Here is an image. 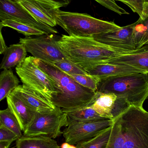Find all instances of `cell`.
<instances>
[{
  "label": "cell",
  "instance_id": "12",
  "mask_svg": "<svg viewBox=\"0 0 148 148\" xmlns=\"http://www.w3.org/2000/svg\"><path fill=\"white\" fill-rule=\"evenodd\" d=\"M8 19L28 24L43 31L46 35L58 33L54 28L38 21L17 0H0V21Z\"/></svg>",
  "mask_w": 148,
  "mask_h": 148
},
{
  "label": "cell",
  "instance_id": "34",
  "mask_svg": "<svg viewBox=\"0 0 148 148\" xmlns=\"http://www.w3.org/2000/svg\"><path fill=\"white\" fill-rule=\"evenodd\" d=\"M11 142L0 141V148H9Z\"/></svg>",
  "mask_w": 148,
  "mask_h": 148
},
{
  "label": "cell",
  "instance_id": "35",
  "mask_svg": "<svg viewBox=\"0 0 148 148\" xmlns=\"http://www.w3.org/2000/svg\"><path fill=\"white\" fill-rule=\"evenodd\" d=\"M61 148H77L76 147L74 146L73 145L70 144L67 142L64 143L62 144L61 147Z\"/></svg>",
  "mask_w": 148,
  "mask_h": 148
},
{
  "label": "cell",
  "instance_id": "5",
  "mask_svg": "<svg viewBox=\"0 0 148 148\" xmlns=\"http://www.w3.org/2000/svg\"><path fill=\"white\" fill-rule=\"evenodd\" d=\"M56 22L69 36L79 37H92L121 28L114 22L100 20L88 14L61 10L56 14Z\"/></svg>",
  "mask_w": 148,
  "mask_h": 148
},
{
  "label": "cell",
  "instance_id": "4",
  "mask_svg": "<svg viewBox=\"0 0 148 148\" xmlns=\"http://www.w3.org/2000/svg\"><path fill=\"white\" fill-rule=\"evenodd\" d=\"M97 92L113 93L130 106L143 107L148 98V72L111 77L99 81Z\"/></svg>",
  "mask_w": 148,
  "mask_h": 148
},
{
  "label": "cell",
  "instance_id": "17",
  "mask_svg": "<svg viewBox=\"0 0 148 148\" xmlns=\"http://www.w3.org/2000/svg\"><path fill=\"white\" fill-rule=\"evenodd\" d=\"M123 64L131 66L143 72H148V49L108 60L101 63Z\"/></svg>",
  "mask_w": 148,
  "mask_h": 148
},
{
  "label": "cell",
  "instance_id": "20",
  "mask_svg": "<svg viewBox=\"0 0 148 148\" xmlns=\"http://www.w3.org/2000/svg\"><path fill=\"white\" fill-rule=\"evenodd\" d=\"M91 105L82 108L63 112L67 114L68 126L74 123L106 119L101 116L91 107Z\"/></svg>",
  "mask_w": 148,
  "mask_h": 148
},
{
  "label": "cell",
  "instance_id": "27",
  "mask_svg": "<svg viewBox=\"0 0 148 148\" xmlns=\"http://www.w3.org/2000/svg\"><path fill=\"white\" fill-rule=\"evenodd\" d=\"M75 81L83 87L97 91V86L99 80L95 77L89 75H69Z\"/></svg>",
  "mask_w": 148,
  "mask_h": 148
},
{
  "label": "cell",
  "instance_id": "37",
  "mask_svg": "<svg viewBox=\"0 0 148 148\" xmlns=\"http://www.w3.org/2000/svg\"><path fill=\"white\" fill-rule=\"evenodd\" d=\"M144 1H145V3H148V0H144Z\"/></svg>",
  "mask_w": 148,
  "mask_h": 148
},
{
  "label": "cell",
  "instance_id": "3",
  "mask_svg": "<svg viewBox=\"0 0 148 148\" xmlns=\"http://www.w3.org/2000/svg\"><path fill=\"white\" fill-rule=\"evenodd\" d=\"M57 43L63 53L75 64L84 69L108 60L126 55L92 37L63 35Z\"/></svg>",
  "mask_w": 148,
  "mask_h": 148
},
{
  "label": "cell",
  "instance_id": "29",
  "mask_svg": "<svg viewBox=\"0 0 148 148\" xmlns=\"http://www.w3.org/2000/svg\"><path fill=\"white\" fill-rule=\"evenodd\" d=\"M122 2L127 5L133 12L137 13L141 17L143 13V7L145 1L144 0H114Z\"/></svg>",
  "mask_w": 148,
  "mask_h": 148
},
{
  "label": "cell",
  "instance_id": "2",
  "mask_svg": "<svg viewBox=\"0 0 148 148\" xmlns=\"http://www.w3.org/2000/svg\"><path fill=\"white\" fill-rule=\"evenodd\" d=\"M32 60L59 85L61 91L51 99L63 112L82 108L93 104L98 92L82 86L69 75L50 63L32 56Z\"/></svg>",
  "mask_w": 148,
  "mask_h": 148
},
{
  "label": "cell",
  "instance_id": "11",
  "mask_svg": "<svg viewBox=\"0 0 148 148\" xmlns=\"http://www.w3.org/2000/svg\"><path fill=\"white\" fill-rule=\"evenodd\" d=\"M18 3L39 22L55 27L56 14L68 4L56 0H17Z\"/></svg>",
  "mask_w": 148,
  "mask_h": 148
},
{
  "label": "cell",
  "instance_id": "25",
  "mask_svg": "<svg viewBox=\"0 0 148 148\" xmlns=\"http://www.w3.org/2000/svg\"><path fill=\"white\" fill-rule=\"evenodd\" d=\"M50 64L57 67L68 75H88L84 69L75 64L67 57Z\"/></svg>",
  "mask_w": 148,
  "mask_h": 148
},
{
  "label": "cell",
  "instance_id": "6",
  "mask_svg": "<svg viewBox=\"0 0 148 148\" xmlns=\"http://www.w3.org/2000/svg\"><path fill=\"white\" fill-rule=\"evenodd\" d=\"M32 57H27L22 63L17 66V74L23 85L51 101L54 96L61 92V89L54 80L33 62Z\"/></svg>",
  "mask_w": 148,
  "mask_h": 148
},
{
  "label": "cell",
  "instance_id": "30",
  "mask_svg": "<svg viewBox=\"0 0 148 148\" xmlns=\"http://www.w3.org/2000/svg\"><path fill=\"white\" fill-rule=\"evenodd\" d=\"M19 138L14 132L4 126L0 125V141L13 142Z\"/></svg>",
  "mask_w": 148,
  "mask_h": 148
},
{
  "label": "cell",
  "instance_id": "10",
  "mask_svg": "<svg viewBox=\"0 0 148 148\" xmlns=\"http://www.w3.org/2000/svg\"><path fill=\"white\" fill-rule=\"evenodd\" d=\"M113 120L103 119L69 125L63 132L65 142L76 145L88 140L111 127Z\"/></svg>",
  "mask_w": 148,
  "mask_h": 148
},
{
  "label": "cell",
  "instance_id": "24",
  "mask_svg": "<svg viewBox=\"0 0 148 148\" xmlns=\"http://www.w3.org/2000/svg\"><path fill=\"white\" fill-rule=\"evenodd\" d=\"M0 125L8 129L19 137L22 136L20 124L9 108L0 111Z\"/></svg>",
  "mask_w": 148,
  "mask_h": 148
},
{
  "label": "cell",
  "instance_id": "22",
  "mask_svg": "<svg viewBox=\"0 0 148 148\" xmlns=\"http://www.w3.org/2000/svg\"><path fill=\"white\" fill-rule=\"evenodd\" d=\"M1 29L7 27L13 29L26 36H41L46 34L44 32L28 24L13 19H5L1 21Z\"/></svg>",
  "mask_w": 148,
  "mask_h": 148
},
{
  "label": "cell",
  "instance_id": "7",
  "mask_svg": "<svg viewBox=\"0 0 148 148\" xmlns=\"http://www.w3.org/2000/svg\"><path fill=\"white\" fill-rule=\"evenodd\" d=\"M68 126L66 113L61 108L56 107L50 111L36 112L32 123L23 132V135L55 139L63 134L61 128Z\"/></svg>",
  "mask_w": 148,
  "mask_h": 148
},
{
  "label": "cell",
  "instance_id": "18",
  "mask_svg": "<svg viewBox=\"0 0 148 148\" xmlns=\"http://www.w3.org/2000/svg\"><path fill=\"white\" fill-rule=\"evenodd\" d=\"M27 50L21 43L10 45L3 53L1 69H10L22 63L27 58Z\"/></svg>",
  "mask_w": 148,
  "mask_h": 148
},
{
  "label": "cell",
  "instance_id": "9",
  "mask_svg": "<svg viewBox=\"0 0 148 148\" xmlns=\"http://www.w3.org/2000/svg\"><path fill=\"white\" fill-rule=\"evenodd\" d=\"M135 23L108 33L95 35L96 41L126 54L139 53L148 49V45L137 49L133 38Z\"/></svg>",
  "mask_w": 148,
  "mask_h": 148
},
{
  "label": "cell",
  "instance_id": "1",
  "mask_svg": "<svg viewBox=\"0 0 148 148\" xmlns=\"http://www.w3.org/2000/svg\"><path fill=\"white\" fill-rule=\"evenodd\" d=\"M106 148H148V112L130 106L114 119Z\"/></svg>",
  "mask_w": 148,
  "mask_h": 148
},
{
  "label": "cell",
  "instance_id": "14",
  "mask_svg": "<svg viewBox=\"0 0 148 148\" xmlns=\"http://www.w3.org/2000/svg\"><path fill=\"white\" fill-rule=\"evenodd\" d=\"M6 99L8 108L14 115L24 132L32 123L36 112L29 107L14 90L8 95Z\"/></svg>",
  "mask_w": 148,
  "mask_h": 148
},
{
  "label": "cell",
  "instance_id": "23",
  "mask_svg": "<svg viewBox=\"0 0 148 148\" xmlns=\"http://www.w3.org/2000/svg\"><path fill=\"white\" fill-rule=\"evenodd\" d=\"M112 126L95 137L76 144L77 148H106L111 134Z\"/></svg>",
  "mask_w": 148,
  "mask_h": 148
},
{
  "label": "cell",
  "instance_id": "36",
  "mask_svg": "<svg viewBox=\"0 0 148 148\" xmlns=\"http://www.w3.org/2000/svg\"><path fill=\"white\" fill-rule=\"evenodd\" d=\"M56 1H59L63 2L67 4H69L70 3V1L71 0H56Z\"/></svg>",
  "mask_w": 148,
  "mask_h": 148
},
{
  "label": "cell",
  "instance_id": "31",
  "mask_svg": "<svg viewBox=\"0 0 148 148\" xmlns=\"http://www.w3.org/2000/svg\"><path fill=\"white\" fill-rule=\"evenodd\" d=\"M0 54H2L7 49L8 47L6 46V43L3 39V36L2 34L1 31V36H0Z\"/></svg>",
  "mask_w": 148,
  "mask_h": 148
},
{
  "label": "cell",
  "instance_id": "33",
  "mask_svg": "<svg viewBox=\"0 0 148 148\" xmlns=\"http://www.w3.org/2000/svg\"><path fill=\"white\" fill-rule=\"evenodd\" d=\"M147 17H148V3H145L144 7H143L142 16L140 18L142 20H144Z\"/></svg>",
  "mask_w": 148,
  "mask_h": 148
},
{
  "label": "cell",
  "instance_id": "15",
  "mask_svg": "<svg viewBox=\"0 0 148 148\" xmlns=\"http://www.w3.org/2000/svg\"><path fill=\"white\" fill-rule=\"evenodd\" d=\"M88 75L101 79L128 74L144 73L131 66L123 64L102 63L84 69Z\"/></svg>",
  "mask_w": 148,
  "mask_h": 148
},
{
  "label": "cell",
  "instance_id": "21",
  "mask_svg": "<svg viewBox=\"0 0 148 148\" xmlns=\"http://www.w3.org/2000/svg\"><path fill=\"white\" fill-rule=\"evenodd\" d=\"M19 80L11 69H3L0 75V101L19 86Z\"/></svg>",
  "mask_w": 148,
  "mask_h": 148
},
{
  "label": "cell",
  "instance_id": "16",
  "mask_svg": "<svg viewBox=\"0 0 148 148\" xmlns=\"http://www.w3.org/2000/svg\"><path fill=\"white\" fill-rule=\"evenodd\" d=\"M14 90L35 112L50 111L54 109L56 107L51 101L37 95L24 85H19Z\"/></svg>",
  "mask_w": 148,
  "mask_h": 148
},
{
  "label": "cell",
  "instance_id": "38",
  "mask_svg": "<svg viewBox=\"0 0 148 148\" xmlns=\"http://www.w3.org/2000/svg\"><path fill=\"white\" fill-rule=\"evenodd\" d=\"M148 45V42L147 43V45Z\"/></svg>",
  "mask_w": 148,
  "mask_h": 148
},
{
  "label": "cell",
  "instance_id": "8",
  "mask_svg": "<svg viewBox=\"0 0 148 148\" xmlns=\"http://www.w3.org/2000/svg\"><path fill=\"white\" fill-rule=\"evenodd\" d=\"M19 43L23 44L27 52L33 57L47 63H51L67 58L52 34L21 38Z\"/></svg>",
  "mask_w": 148,
  "mask_h": 148
},
{
  "label": "cell",
  "instance_id": "19",
  "mask_svg": "<svg viewBox=\"0 0 148 148\" xmlns=\"http://www.w3.org/2000/svg\"><path fill=\"white\" fill-rule=\"evenodd\" d=\"M16 148H60L57 142L43 136H22L16 143Z\"/></svg>",
  "mask_w": 148,
  "mask_h": 148
},
{
  "label": "cell",
  "instance_id": "28",
  "mask_svg": "<svg viewBox=\"0 0 148 148\" xmlns=\"http://www.w3.org/2000/svg\"><path fill=\"white\" fill-rule=\"evenodd\" d=\"M101 5L118 14H129L124 9L119 6L114 0H94Z\"/></svg>",
  "mask_w": 148,
  "mask_h": 148
},
{
  "label": "cell",
  "instance_id": "26",
  "mask_svg": "<svg viewBox=\"0 0 148 148\" xmlns=\"http://www.w3.org/2000/svg\"><path fill=\"white\" fill-rule=\"evenodd\" d=\"M146 31V25L145 20L140 17L137 21L135 22L133 32V38L136 47L137 49L143 47L142 42Z\"/></svg>",
  "mask_w": 148,
  "mask_h": 148
},
{
  "label": "cell",
  "instance_id": "13",
  "mask_svg": "<svg viewBox=\"0 0 148 148\" xmlns=\"http://www.w3.org/2000/svg\"><path fill=\"white\" fill-rule=\"evenodd\" d=\"M97 92L91 107L103 118L114 120L130 106L126 100L113 93Z\"/></svg>",
  "mask_w": 148,
  "mask_h": 148
},
{
  "label": "cell",
  "instance_id": "32",
  "mask_svg": "<svg viewBox=\"0 0 148 148\" xmlns=\"http://www.w3.org/2000/svg\"><path fill=\"white\" fill-rule=\"evenodd\" d=\"M144 20H145V23H146V31L144 40H143V42H142V46L143 47L146 46L148 42V17L144 19Z\"/></svg>",
  "mask_w": 148,
  "mask_h": 148
}]
</instances>
